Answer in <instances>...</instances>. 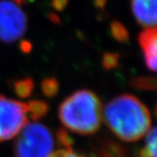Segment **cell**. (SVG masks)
I'll return each mask as SVG.
<instances>
[{
  "mask_svg": "<svg viewBox=\"0 0 157 157\" xmlns=\"http://www.w3.org/2000/svg\"><path fill=\"white\" fill-rule=\"evenodd\" d=\"M102 118L109 129L126 142L141 139L151 126V116L147 106L128 94L109 101L102 111Z\"/></svg>",
  "mask_w": 157,
  "mask_h": 157,
  "instance_id": "cell-1",
  "label": "cell"
},
{
  "mask_svg": "<svg viewBox=\"0 0 157 157\" xmlns=\"http://www.w3.org/2000/svg\"><path fill=\"white\" fill-rule=\"evenodd\" d=\"M59 118L63 125L73 132L82 136L93 134L102 122L101 102L92 91H77L61 103Z\"/></svg>",
  "mask_w": 157,
  "mask_h": 157,
  "instance_id": "cell-2",
  "label": "cell"
},
{
  "mask_svg": "<svg viewBox=\"0 0 157 157\" xmlns=\"http://www.w3.org/2000/svg\"><path fill=\"white\" fill-rule=\"evenodd\" d=\"M52 132L37 121L27 123L23 127L14 142L15 157H51L56 151V146L61 145L59 138Z\"/></svg>",
  "mask_w": 157,
  "mask_h": 157,
  "instance_id": "cell-3",
  "label": "cell"
},
{
  "mask_svg": "<svg viewBox=\"0 0 157 157\" xmlns=\"http://www.w3.org/2000/svg\"><path fill=\"white\" fill-rule=\"evenodd\" d=\"M28 103L0 95V143L15 137L28 123Z\"/></svg>",
  "mask_w": 157,
  "mask_h": 157,
  "instance_id": "cell-4",
  "label": "cell"
},
{
  "mask_svg": "<svg viewBox=\"0 0 157 157\" xmlns=\"http://www.w3.org/2000/svg\"><path fill=\"white\" fill-rule=\"evenodd\" d=\"M28 18L24 10L12 0L0 1V41L13 43L24 36Z\"/></svg>",
  "mask_w": 157,
  "mask_h": 157,
  "instance_id": "cell-5",
  "label": "cell"
},
{
  "mask_svg": "<svg viewBox=\"0 0 157 157\" xmlns=\"http://www.w3.org/2000/svg\"><path fill=\"white\" fill-rule=\"evenodd\" d=\"M157 0H131L132 13L137 23L145 29L155 28Z\"/></svg>",
  "mask_w": 157,
  "mask_h": 157,
  "instance_id": "cell-6",
  "label": "cell"
},
{
  "mask_svg": "<svg viewBox=\"0 0 157 157\" xmlns=\"http://www.w3.org/2000/svg\"><path fill=\"white\" fill-rule=\"evenodd\" d=\"M138 43L144 54L145 63L148 68L154 72L156 70V48L157 30L156 28L145 29L138 36Z\"/></svg>",
  "mask_w": 157,
  "mask_h": 157,
  "instance_id": "cell-7",
  "label": "cell"
},
{
  "mask_svg": "<svg viewBox=\"0 0 157 157\" xmlns=\"http://www.w3.org/2000/svg\"><path fill=\"white\" fill-rule=\"evenodd\" d=\"M156 127H151L146 133L144 147L140 151V157H156Z\"/></svg>",
  "mask_w": 157,
  "mask_h": 157,
  "instance_id": "cell-8",
  "label": "cell"
},
{
  "mask_svg": "<svg viewBox=\"0 0 157 157\" xmlns=\"http://www.w3.org/2000/svg\"><path fill=\"white\" fill-rule=\"evenodd\" d=\"M29 114L31 119L37 120L46 116L48 111V106L46 102L41 101V100H31L28 103Z\"/></svg>",
  "mask_w": 157,
  "mask_h": 157,
  "instance_id": "cell-9",
  "label": "cell"
},
{
  "mask_svg": "<svg viewBox=\"0 0 157 157\" xmlns=\"http://www.w3.org/2000/svg\"><path fill=\"white\" fill-rule=\"evenodd\" d=\"M33 87H34V83L29 78H24V80H19L13 84V89L16 95L22 98H28L31 94Z\"/></svg>",
  "mask_w": 157,
  "mask_h": 157,
  "instance_id": "cell-10",
  "label": "cell"
},
{
  "mask_svg": "<svg viewBox=\"0 0 157 157\" xmlns=\"http://www.w3.org/2000/svg\"><path fill=\"white\" fill-rule=\"evenodd\" d=\"M42 90L43 93L48 97L56 95L59 90L58 82L55 78H46L42 82Z\"/></svg>",
  "mask_w": 157,
  "mask_h": 157,
  "instance_id": "cell-11",
  "label": "cell"
},
{
  "mask_svg": "<svg viewBox=\"0 0 157 157\" xmlns=\"http://www.w3.org/2000/svg\"><path fill=\"white\" fill-rule=\"evenodd\" d=\"M111 29H112V34H113V36L117 40L120 42H124L128 40L127 29L120 23H118V22H114V23L111 25Z\"/></svg>",
  "mask_w": 157,
  "mask_h": 157,
  "instance_id": "cell-12",
  "label": "cell"
},
{
  "mask_svg": "<svg viewBox=\"0 0 157 157\" xmlns=\"http://www.w3.org/2000/svg\"><path fill=\"white\" fill-rule=\"evenodd\" d=\"M132 85L139 89H155V80L153 78H137L133 80Z\"/></svg>",
  "mask_w": 157,
  "mask_h": 157,
  "instance_id": "cell-13",
  "label": "cell"
},
{
  "mask_svg": "<svg viewBox=\"0 0 157 157\" xmlns=\"http://www.w3.org/2000/svg\"><path fill=\"white\" fill-rule=\"evenodd\" d=\"M118 57L113 53H106L103 56V65L108 69H111L117 64Z\"/></svg>",
  "mask_w": 157,
  "mask_h": 157,
  "instance_id": "cell-14",
  "label": "cell"
},
{
  "mask_svg": "<svg viewBox=\"0 0 157 157\" xmlns=\"http://www.w3.org/2000/svg\"><path fill=\"white\" fill-rule=\"evenodd\" d=\"M62 151V154H63V157H84L81 154H78L77 152H75L71 147H66V148H62L61 149Z\"/></svg>",
  "mask_w": 157,
  "mask_h": 157,
  "instance_id": "cell-15",
  "label": "cell"
},
{
  "mask_svg": "<svg viewBox=\"0 0 157 157\" xmlns=\"http://www.w3.org/2000/svg\"><path fill=\"white\" fill-rule=\"evenodd\" d=\"M62 149V148H61ZM61 149H59L58 151H56L55 152H54V154L51 156V157H63V154H62V151H61Z\"/></svg>",
  "mask_w": 157,
  "mask_h": 157,
  "instance_id": "cell-16",
  "label": "cell"
},
{
  "mask_svg": "<svg viewBox=\"0 0 157 157\" xmlns=\"http://www.w3.org/2000/svg\"><path fill=\"white\" fill-rule=\"evenodd\" d=\"M12 1L15 2V3H16V4H18V5H21V4L26 3L27 1H30V0H12Z\"/></svg>",
  "mask_w": 157,
  "mask_h": 157,
  "instance_id": "cell-17",
  "label": "cell"
}]
</instances>
